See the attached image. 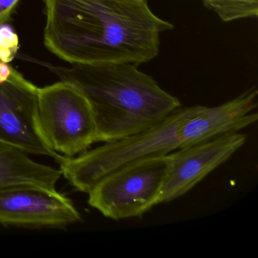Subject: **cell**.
I'll list each match as a JSON object with an SVG mask.
<instances>
[{
  "label": "cell",
  "instance_id": "cell-1",
  "mask_svg": "<svg viewBox=\"0 0 258 258\" xmlns=\"http://www.w3.org/2000/svg\"><path fill=\"white\" fill-rule=\"evenodd\" d=\"M44 44L69 64L131 63L159 54L161 35L174 25L147 0H44Z\"/></svg>",
  "mask_w": 258,
  "mask_h": 258
},
{
  "label": "cell",
  "instance_id": "cell-2",
  "mask_svg": "<svg viewBox=\"0 0 258 258\" xmlns=\"http://www.w3.org/2000/svg\"><path fill=\"white\" fill-rule=\"evenodd\" d=\"M257 95L253 87L217 106L179 107L143 132L64 158L59 164L61 175L75 189L88 193L101 179L126 164L238 132L257 121L253 112Z\"/></svg>",
  "mask_w": 258,
  "mask_h": 258
},
{
  "label": "cell",
  "instance_id": "cell-3",
  "mask_svg": "<svg viewBox=\"0 0 258 258\" xmlns=\"http://www.w3.org/2000/svg\"><path fill=\"white\" fill-rule=\"evenodd\" d=\"M60 81L87 96L94 113L96 143H110L143 132L182 106L151 75L131 63L45 64Z\"/></svg>",
  "mask_w": 258,
  "mask_h": 258
},
{
  "label": "cell",
  "instance_id": "cell-4",
  "mask_svg": "<svg viewBox=\"0 0 258 258\" xmlns=\"http://www.w3.org/2000/svg\"><path fill=\"white\" fill-rule=\"evenodd\" d=\"M167 168V155L126 164L92 188L89 205L111 220L142 217L158 205Z\"/></svg>",
  "mask_w": 258,
  "mask_h": 258
},
{
  "label": "cell",
  "instance_id": "cell-5",
  "mask_svg": "<svg viewBox=\"0 0 258 258\" xmlns=\"http://www.w3.org/2000/svg\"><path fill=\"white\" fill-rule=\"evenodd\" d=\"M38 116L48 143L62 156H78L96 143L91 104L72 83L60 81L39 88Z\"/></svg>",
  "mask_w": 258,
  "mask_h": 258
},
{
  "label": "cell",
  "instance_id": "cell-6",
  "mask_svg": "<svg viewBox=\"0 0 258 258\" xmlns=\"http://www.w3.org/2000/svg\"><path fill=\"white\" fill-rule=\"evenodd\" d=\"M39 88L13 69L0 82V143L28 155H43L58 164L66 157L51 147L40 126Z\"/></svg>",
  "mask_w": 258,
  "mask_h": 258
},
{
  "label": "cell",
  "instance_id": "cell-7",
  "mask_svg": "<svg viewBox=\"0 0 258 258\" xmlns=\"http://www.w3.org/2000/svg\"><path fill=\"white\" fill-rule=\"evenodd\" d=\"M246 140L247 136L239 131L228 133L168 154L158 205L186 194L239 150Z\"/></svg>",
  "mask_w": 258,
  "mask_h": 258
},
{
  "label": "cell",
  "instance_id": "cell-8",
  "mask_svg": "<svg viewBox=\"0 0 258 258\" xmlns=\"http://www.w3.org/2000/svg\"><path fill=\"white\" fill-rule=\"evenodd\" d=\"M73 202L56 189L19 185L0 188V223L25 228H64L81 221Z\"/></svg>",
  "mask_w": 258,
  "mask_h": 258
},
{
  "label": "cell",
  "instance_id": "cell-9",
  "mask_svg": "<svg viewBox=\"0 0 258 258\" xmlns=\"http://www.w3.org/2000/svg\"><path fill=\"white\" fill-rule=\"evenodd\" d=\"M60 169L37 162L28 154L0 143V188L28 185L56 189Z\"/></svg>",
  "mask_w": 258,
  "mask_h": 258
},
{
  "label": "cell",
  "instance_id": "cell-10",
  "mask_svg": "<svg viewBox=\"0 0 258 258\" xmlns=\"http://www.w3.org/2000/svg\"><path fill=\"white\" fill-rule=\"evenodd\" d=\"M202 3L226 23L258 16V0H202Z\"/></svg>",
  "mask_w": 258,
  "mask_h": 258
},
{
  "label": "cell",
  "instance_id": "cell-11",
  "mask_svg": "<svg viewBox=\"0 0 258 258\" xmlns=\"http://www.w3.org/2000/svg\"><path fill=\"white\" fill-rule=\"evenodd\" d=\"M19 49V36L9 22L0 23V61L10 63Z\"/></svg>",
  "mask_w": 258,
  "mask_h": 258
},
{
  "label": "cell",
  "instance_id": "cell-12",
  "mask_svg": "<svg viewBox=\"0 0 258 258\" xmlns=\"http://www.w3.org/2000/svg\"><path fill=\"white\" fill-rule=\"evenodd\" d=\"M20 0H0V23L9 22Z\"/></svg>",
  "mask_w": 258,
  "mask_h": 258
}]
</instances>
